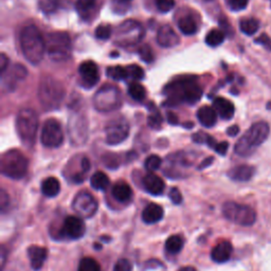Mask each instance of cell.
Segmentation results:
<instances>
[{"label":"cell","mask_w":271,"mask_h":271,"mask_svg":"<svg viewBox=\"0 0 271 271\" xmlns=\"http://www.w3.org/2000/svg\"><path fill=\"white\" fill-rule=\"evenodd\" d=\"M165 94L168 96L166 105H194L201 100L203 89L194 77H184L170 83L165 88Z\"/></svg>","instance_id":"cell-1"},{"label":"cell","mask_w":271,"mask_h":271,"mask_svg":"<svg viewBox=\"0 0 271 271\" xmlns=\"http://www.w3.org/2000/svg\"><path fill=\"white\" fill-rule=\"evenodd\" d=\"M21 47L26 60L32 65H39L45 56L47 49L46 41L38 27L29 25L21 33Z\"/></svg>","instance_id":"cell-2"},{"label":"cell","mask_w":271,"mask_h":271,"mask_svg":"<svg viewBox=\"0 0 271 271\" xmlns=\"http://www.w3.org/2000/svg\"><path fill=\"white\" fill-rule=\"evenodd\" d=\"M269 133L270 128L268 123L262 121L252 124L250 129L237 142L234 152L244 158L251 156L267 140Z\"/></svg>","instance_id":"cell-3"},{"label":"cell","mask_w":271,"mask_h":271,"mask_svg":"<svg viewBox=\"0 0 271 271\" xmlns=\"http://www.w3.org/2000/svg\"><path fill=\"white\" fill-rule=\"evenodd\" d=\"M39 116L32 108H23L16 117V131L22 143L28 149H32L39 131Z\"/></svg>","instance_id":"cell-4"},{"label":"cell","mask_w":271,"mask_h":271,"mask_svg":"<svg viewBox=\"0 0 271 271\" xmlns=\"http://www.w3.org/2000/svg\"><path fill=\"white\" fill-rule=\"evenodd\" d=\"M66 96L63 84L51 77L42 79L39 87V99L46 111H56L61 107Z\"/></svg>","instance_id":"cell-5"},{"label":"cell","mask_w":271,"mask_h":271,"mask_svg":"<svg viewBox=\"0 0 271 271\" xmlns=\"http://www.w3.org/2000/svg\"><path fill=\"white\" fill-rule=\"evenodd\" d=\"M46 46L49 58L53 62H66L71 57L72 44L70 36L66 32L48 33Z\"/></svg>","instance_id":"cell-6"},{"label":"cell","mask_w":271,"mask_h":271,"mask_svg":"<svg viewBox=\"0 0 271 271\" xmlns=\"http://www.w3.org/2000/svg\"><path fill=\"white\" fill-rule=\"evenodd\" d=\"M29 169L28 158L18 150H10L2 157V173L3 175L18 180L24 178Z\"/></svg>","instance_id":"cell-7"},{"label":"cell","mask_w":271,"mask_h":271,"mask_svg":"<svg viewBox=\"0 0 271 271\" xmlns=\"http://www.w3.org/2000/svg\"><path fill=\"white\" fill-rule=\"evenodd\" d=\"M93 102L98 112L112 113L121 107L122 97L118 87L106 84L96 93Z\"/></svg>","instance_id":"cell-8"},{"label":"cell","mask_w":271,"mask_h":271,"mask_svg":"<svg viewBox=\"0 0 271 271\" xmlns=\"http://www.w3.org/2000/svg\"><path fill=\"white\" fill-rule=\"evenodd\" d=\"M146 35L142 25L133 20L123 22L117 29L115 44L121 47H132L138 45Z\"/></svg>","instance_id":"cell-9"},{"label":"cell","mask_w":271,"mask_h":271,"mask_svg":"<svg viewBox=\"0 0 271 271\" xmlns=\"http://www.w3.org/2000/svg\"><path fill=\"white\" fill-rule=\"evenodd\" d=\"M223 214L229 222L244 227L252 226L257 222V213L254 209L234 202L224 204Z\"/></svg>","instance_id":"cell-10"},{"label":"cell","mask_w":271,"mask_h":271,"mask_svg":"<svg viewBox=\"0 0 271 271\" xmlns=\"http://www.w3.org/2000/svg\"><path fill=\"white\" fill-rule=\"evenodd\" d=\"M68 135L74 146H82L88 137V121L84 114L76 112L68 120Z\"/></svg>","instance_id":"cell-11"},{"label":"cell","mask_w":271,"mask_h":271,"mask_svg":"<svg viewBox=\"0 0 271 271\" xmlns=\"http://www.w3.org/2000/svg\"><path fill=\"white\" fill-rule=\"evenodd\" d=\"M106 143L108 146H118L130 136V124L124 117H116L105 126Z\"/></svg>","instance_id":"cell-12"},{"label":"cell","mask_w":271,"mask_h":271,"mask_svg":"<svg viewBox=\"0 0 271 271\" xmlns=\"http://www.w3.org/2000/svg\"><path fill=\"white\" fill-rule=\"evenodd\" d=\"M41 141L44 147L49 149H57L62 146L64 141V133L58 120L48 119L44 123Z\"/></svg>","instance_id":"cell-13"},{"label":"cell","mask_w":271,"mask_h":271,"mask_svg":"<svg viewBox=\"0 0 271 271\" xmlns=\"http://www.w3.org/2000/svg\"><path fill=\"white\" fill-rule=\"evenodd\" d=\"M98 202L96 198L88 192L82 191L78 193L72 202V209L83 219H90L98 211Z\"/></svg>","instance_id":"cell-14"},{"label":"cell","mask_w":271,"mask_h":271,"mask_svg":"<svg viewBox=\"0 0 271 271\" xmlns=\"http://www.w3.org/2000/svg\"><path fill=\"white\" fill-rule=\"evenodd\" d=\"M27 76L28 71L26 67H24L22 64H15L2 76L4 87L8 92H14L20 86V84L26 80Z\"/></svg>","instance_id":"cell-15"},{"label":"cell","mask_w":271,"mask_h":271,"mask_svg":"<svg viewBox=\"0 0 271 271\" xmlns=\"http://www.w3.org/2000/svg\"><path fill=\"white\" fill-rule=\"evenodd\" d=\"M79 74L81 77L82 86L86 89L95 87L100 81L99 67L95 62L86 61L79 67Z\"/></svg>","instance_id":"cell-16"},{"label":"cell","mask_w":271,"mask_h":271,"mask_svg":"<svg viewBox=\"0 0 271 271\" xmlns=\"http://www.w3.org/2000/svg\"><path fill=\"white\" fill-rule=\"evenodd\" d=\"M86 232V226L84 222L78 216H68L65 219L62 233L70 240H80L84 237Z\"/></svg>","instance_id":"cell-17"},{"label":"cell","mask_w":271,"mask_h":271,"mask_svg":"<svg viewBox=\"0 0 271 271\" xmlns=\"http://www.w3.org/2000/svg\"><path fill=\"white\" fill-rule=\"evenodd\" d=\"M157 43L162 48H174L180 43V38L171 26L165 25L157 32Z\"/></svg>","instance_id":"cell-18"},{"label":"cell","mask_w":271,"mask_h":271,"mask_svg":"<svg viewBox=\"0 0 271 271\" xmlns=\"http://www.w3.org/2000/svg\"><path fill=\"white\" fill-rule=\"evenodd\" d=\"M143 187L148 193L154 196L161 195L165 192L166 184L159 176L154 173H149L143 178Z\"/></svg>","instance_id":"cell-19"},{"label":"cell","mask_w":271,"mask_h":271,"mask_svg":"<svg viewBox=\"0 0 271 271\" xmlns=\"http://www.w3.org/2000/svg\"><path fill=\"white\" fill-rule=\"evenodd\" d=\"M27 252L32 269L35 271L42 269L48 257V250L40 246H31L28 248Z\"/></svg>","instance_id":"cell-20"},{"label":"cell","mask_w":271,"mask_h":271,"mask_svg":"<svg viewBox=\"0 0 271 271\" xmlns=\"http://www.w3.org/2000/svg\"><path fill=\"white\" fill-rule=\"evenodd\" d=\"M255 174H256V168L247 165L238 166L228 172L229 178L234 180V182H239V183L249 182V180H251L252 177L255 176Z\"/></svg>","instance_id":"cell-21"},{"label":"cell","mask_w":271,"mask_h":271,"mask_svg":"<svg viewBox=\"0 0 271 271\" xmlns=\"http://www.w3.org/2000/svg\"><path fill=\"white\" fill-rule=\"evenodd\" d=\"M232 251H233V247L231 243L224 241L213 248V250L211 251V259L215 263L219 264L226 263L227 261L230 260Z\"/></svg>","instance_id":"cell-22"},{"label":"cell","mask_w":271,"mask_h":271,"mask_svg":"<svg viewBox=\"0 0 271 271\" xmlns=\"http://www.w3.org/2000/svg\"><path fill=\"white\" fill-rule=\"evenodd\" d=\"M164 208L159 206L158 204L152 203L144 208L142 212V221L149 225L156 224L164 219Z\"/></svg>","instance_id":"cell-23"},{"label":"cell","mask_w":271,"mask_h":271,"mask_svg":"<svg viewBox=\"0 0 271 271\" xmlns=\"http://www.w3.org/2000/svg\"><path fill=\"white\" fill-rule=\"evenodd\" d=\"M213 105L216 113L224 120H231L234 116V113H236V108H234L233 103L225 98L219 97L214 99Z\"/></svg>","instance_id":"cell-24"},{"label":"cell","mask_w":271,"mask_h":271,"mask_svg":"<svg viewBox=\"0 0 271 271\" xmlns=\"http://www.w3.org/2000/svg\"><path fill=\"white\" fill-rule=\"evenodd\" d=\"M76 9L82 20L89 21L98 10V0H77Z\"/></svg>","instance_id":"cell-25"},{"label":"cell","mask_w":271,"mask_h":271,"mask_svg":"<svg viewBox=\"0 0 271 271\" xmlns=\"http://www.w3.org/2000/svg\"><path fill=\"white\" fill-rule=\"evenodd\" d=\"M197 119L207 129L213 128L218 122V113L211 106H204L197 112Z\"/></svg>","instance_id":"cell-26"},{"label":"cell","mask_w":271,"mask_h":271,"mask_svg":"<svg viewBox=\"0 0 271 271\" xmlns=\"http://www.w3.org/2000/svg\"><path fill=\"white\" fill-rule=\"evenodd\" d=\"M113 196L116 201H118L119 203L122 204H128L132 201L133 198V190L130 187V185H128L124 182H119L117 183L112 190Z\"/></svg>","instance_id":"cell-27"},{"label":"cell","mask_w":271,"mask_h":271,"mask_svg":"<svg viewBox=\"0 0 271 271\" xmlns=\"http://www.w3.org/2000/svg\"><path fill=\"white\" fill-rule=\"evenodd\" d=\"M42 192L47 197H56L61 192L60 182L56 177H48L42 184Z\"/></svg>","instance_id":"cell-28"},{"label":"cell","mask_w":271,"mask_h":271,"mask_svg":"<svg viewBox=\"0 0 271 271\" xmlns=\"http://www.w3.org/2000/svg\"><path fill=\"white\" fill-rule=\"evenodd\" d=\"M178 28L186 35H193L197 32V23L192 15H185L179 18Z\"/></svg>","instance_id":"cell-29"},{"label":"cell","mask_w":271,"mask_h":271,"mask_svg":"<svg viewBox=\"0 0 271 271\" xmlns=\"http://www.w3.org/2000/svg\"><path fill=\"white\" fill-rule=\"evenodd\" d=\"M110 178L103 172H96L90 178V185L98 191H105L110 187Z\"/></svg>","instance_id":"cell-30"},{"label":"cell","mask_w":271,"mask_h":271,"mask_svg":"<svg viewBox=\"0 0 271 271\" xmlns=\"http://www.w3.org/2000/svg\"><path fill=\"white\" fill-rule=\"evenodd\" d=\"M185 241L180 236H172L166 242V250L171 255H177L183 250Z\"/></svg>","instance_id":"cell-31"},{"label":"cell","mask_w":271,"mask_h":271,"mask_svg":"<svg viewBox=\"0 0 271 271\" xmlns=\"http://www.w3.org/2000/svg\"><path fill=\"white\" fill-rule=\"evenodd\" d=\"M259 28L260 23L256 18H245V20H242L240 23V30L248 36L256 34Z\"/></svg>","instance_id":"cell-32"},{"label":"cell","mask_w":271,"mask_h":271,"mask_svg":"<svg viewBox=\"0 0 271 271\" xmlns=\"http://www.w3.org/2000/svg\"><path fill=\"white\" fill-rule=\"evenodd\" d=\"M129 95L133 100L137 102H142L147 98V90L141 84L134 82L131 83L129 86Z\"/></svg>","instance_id":"cell-33"},{"label":"cell","mask_w":271,"mask_h":271,"mask_svg":"<svg viewBox=\"0 0 271 271\" xmlns=\"http://www.w3.org/2000/svg\"><path fill=\"white\" fill-rule=\"evenodd\" d=\"M225 41V33L222 30H211L206 36V44L210 47H218Z\"/></svg>","instance_id":"cell-34"},{"label":"cell","mask_w":271,"mask_h":271,"mask_svg":"<svg viewBox=\"0 0 271 271\" xmlns=\"http://www.w3.org/2000/svg\"><path fill=\"white\" fill-rule=\"evenodd\" d=\"M149 108H150V115L148 118L149 126L151 129L158 131L162 128V121L164 120H162V117H161L159 111L154 105H150Z\"/></svg>","instance_id":"cell-35"},{"label":"cell","mask_w":271,"mask_h":271,"mask_svg":"<svg viewBox=\"0 0 271 271\" xmlns=\"http://www.w3.org/2000/svg\"><path fill=\"white\" fill-rule=\"evenodd\" d=\"M107 77L114 81H123L129 78V74L128 70H126V67L115 66L107 68Z\"/></svg>","instance_id":"cell-36"},{"label":"cell","mask_w":271,"mask_h":271,"mask_svg":"<svg viewBox=\"0 0 271 271\" xmlns=\"http://www.w3.org/2000/svg\"><path fill=\"white\" fill-rule=\"evenodd\" d=\"M61 5H63L62 0H40L39 2L40 9L45 14H52L57 12Z\"/></svg>","instance_id":"cell-37"},{"label":"cell","mask_w":271,"mask_h":271,"mask_svg":"<svg viewBox=\"0 0 271 271\" xmlns=\"http://www.w3.org/2000/svg\"><path fill=\"white\" fill-rule=\"evenodd\" d=\"M78 271H101V266L95 259L84 258L79 264Z\"/></svg>","instance_id":"cell-38"},{"label":"cell","mask_w":271,"mask_h":271,"mask_svg":"<svg viewBox=\"0 0 271 271\" xmlns=\"http://www.w3.org/2000/svg\"><path fill=\"white\" fill-rule=\"evenodd\" d=\"M192 139L194 142L198 143V144H207V146L211 149L214 150L215 146H216V141L213 137H211L210 135L208 134H205L203 132H200V133H197V134H194L192 136Z\"/></svg>","instance_id":"cell-39"},{"label":"cell","mask_w":271,"mask_h":271,"mask_svg":"<svg viewBox=\"0 0 271 271\" xmlns=\"http://www.w3.org/2000/svg\"><path fill=\"white\" fill-rule=\"evenodd\" d=\"M138 54L141 59V61H143L144 63L147 64H151L155 58H154V52L152 50V48L150 47V45H143L138 49Z\"/></svg>","instance_id":"cell-40"},{"label":"cell","mask_w":271,"mask_h":271,"mask_svg":"<svg viewBox=\"0 0 271 271\" xmlns=\"http://www.w3.org/2000/svg\"><path fill=\"white\" fill-rule=\"evenodd\" d=\"M161 164H162V160H161V158L159 156L151 155V156H149L147 158L146 162H144V167H146V169L149 172L153 173V172L157 171L160 168Z\"/></svg>","instance_id":"cell-41"},{"label":"cell","mask_w":271,"mask_h":271,"mask_svg":"<svg viewBox=\"0 0 271 271\" xmlns=\"http://www.w3.org/2000/svg\"><path fill=\"white\" fill-rule=\"evenodd\" d=\"M113 29L110 25H100L95 32L96 38L101 41H107L112 36Z\"/></svg>","instance_id":"cell-42"},{"label":"cell","mask_w":271,"mask_h":271,"mask_svg":"<svg viewBox=\"0 0 271 271\" xmlns=\"http://www.w3.org/2000/svg\"><path fill=\"white\" fill-rule=\"evenodd\" d=\"M126 70H128L129 78H132L135 81H140L144 78V71L138 65H130L126 67Z\"/></svg>","instance_id":"cell-43"},{"label":"cell","mask_w":271,"mask_h":271,"mask_svg":"<svg viewBox=\"0 0 271 271\" xmlns=\"http://www.w3.org/2000/svg\"><path fill=\"white\" fill-rule=\"evenodd\" d=\"M225 2L231 11L239 12L247 8L249 0H225Z\"/></svg>","instance_id":"cell-44"},{"label":"cell","mask_w":271,"mask_h":271,"mask_svg":"<svg viewBox=\"0 0 271 271\" xmlns=\"http://www.w3.org/2000/svg\"><path fill=\"white\" fill-rule=\"evenodd\" d=\"M155 5L161 13H168L174 8L175 0H155Z\"/></svg>","instance_id":"cell-45"},{"label":"cell","mask_w":271,"mask_h":271,"mask_svg":"<svg viewBox=\"0 0 271 271\" xmlns=\"http://www.w3.org/2000/svg\"><path fill=\"white\" fill-rule=\"evenodd\" d=\"M103 161H104L105 166L107 168H110V169H116L120 165L119 157H118V155H115V154H107V155H105L104 158H103Z\"/></svg>","instance_id":"cell-46"},{"label":"cell","mask_w":271,"mask_h":271,"mask_svg":"<svg viewBox=\"0 0 271 271\" xmlns=\"http://www.w3.org/2000/svg\"><path fill=\"white\" fill-rule=\"evenodd\" d=\"M133 265L128 259H120L114 268V271H132Z\"/></svg>","instance_id":"cell-47"},{"label":"cell","mask_w":271,"mask_h":271,"mask_svg":"<svg viewBox=\"0 0 271 271\" xmlns=\"http://www.w3.org/2000/svg\"><path fill=\"white\" fill-rule=\"evenodd\" d=\"M170 200L174 205H180L183 203V195L182 192H180L177 188H172L169 193Z\"/></svg>","instance_id":"cell-48"},{"label":"cell","mask_w":271,"mask_h":271,"mask_svg":"<svg viewBox=\"0 0 271 271\" xmlns=\"http://www.w3.org/2000/svg\"><path fill=\"white\" fill-rule=\"evenodd\" d=\"M257 44H260L261 46H263L264 48H266L267 50L271 51V39L267 34H262L260 35L259 38L256 40Z\"/></svg>","instance_id":"cell-49"},{"label":"cell","mask_w":271,"mask_h":271,"mask_svg":"<svg viewBox=\"0 0 271 271\" xmlns=\"http://www.w3.org/2000/svg\"><path fill=\"white\" fill-rule=\"evenodd\" d=\"M228 149H229V143L224 141V142H220V143H216V146L214 148V151L222 155V156H225L228 152Z\"/></svg>","instance_id":"cell-50"},{"label":"cell","mask_w":271,"mask_h":271,"mask_svg":"<svg viewBox=\"0 0 271 271\" xmlns=\"http://www.w3.org/2000/svg\"><path fill=\"white\" fill-rule=\"evenodd\" d=\"M8 68H9V59L7 58L5 53H2V56H0V74H2V76L8 70Z\"/></svg>","instance_id":"cell-51"},{"label":"cell","mask_w":271,"mask_h":271,"mask_svg":"<svg viewBox=\"0 0 271 271\" xmlns=\"http://www.w3.org/2000/svg\"><path fill=\"white\" fill-rule=\"evenodd\" d=\"M9 203H10L9 195L6 193L5 190H2V195H0V204H2L3 212L6 210V207L9 206Z\"/></svg>","instance_id":"cell-52"},{"label":"cell","mask_w":271,"mask_h":271,"mask_svg":"<svg viewBox=\"0 0 271 271\" xmlns=\"http://www.w3.org/2000/svg\"><path fill=\"white\" fill-rule=\"evenodd\" d=\"M213 161H214V158H213V157H208V158H206V159L202 162V164L200 165V167H198V170H203V169L208 168L209 166H211V165L213 164Z\"/></svg>","instance_id":"cell-53"},{"label":"cell","mask_w":271,"mask_h":271,"mask_svg":"<svg viewBox=\"0 0 271 271\" xmlns=\"http://www.w3.org/2000/svg\"><path fill=\"white\" fill-rule=\"evenodd\" d=\"M239 133H240V128H239L238 125H233V126H231V128H229L227 130V134L230 137H236Z\"/></svg>","instance_id":"cell-54"},{"label":"cell","mask_w":271,"mask_h":271,"mask_svg":"<svg viewBox=\"0 0 271 271\" xmlns=\"http://www.w3.org/2000/svg\"><path fill=\"white\" fill-rule=\"evenodd\" d=\"M168 120H169V122H170L171 124H173V125L178 124V118H177L176 115H174L173 113H169V114H168Z\"/></svg>","instance_id":"cell-55"},{"label":"cell","mask_w":271,"mask_h":271,"mask_svg":"<svg viewBox=\"0 0 271 271\" xmlns=\"http://www.w3.org/2000/svg\"><path fill=\"white\" fill-rule=\"evenodd\" d=\"M178 271H197V270L192 266H186V267L180 268Z\"/></svg>","instance_id":"cell-56"},{"label":"cell","mask_w":271,"mask_h":271,"mask_svg":"<svg viewBox=\"0 0 271 271\" xmlns=\"http://www.w3.org/2000/svg\"><path fill=\"white\" fill-rule=\"evenodd\" d=\"M130 2H132V0H118V3L121 4V5H122V4H126V3L129 4Z\"/></svg>","instance_id":"cell-57"},{"label":"cell","mask_w":271,"mask_h":271,"mask_svg":"<svg viewBox=\"0 0 271 271\" xmlns=\"http://www.w3.org/2000/svg\"><path fill=\"white\" fill-rule=\"evenodd\" d=\"M95 248H96V249H98V250H100V249H102V247H101V245H99V244H95Z\"/></svg>","instance_id":"cell-58"},{"label":"cell","mask_w":271,"mask_h":271,"mask_svg":"<svg viewBox=\"0 0 271 271\" xmlns=\"http://www.w3.org/2000/svg\"><path fill=\"white\" fill-rule=\"evenodd\" d=\"M267 108H268V110H271V102H269V103L267 104Z\"/></svg>","instance_id":"cell-59"},{"label":"cell","mask_w":271,"mask_h":271,"mask_svg":"<svg viewBox=\"0 0 271 271\" xmlns=\"http://www.w3.org/2000/svg\"><path fill=\"white\" fill-rule=\"evenodd\" d=\"M62 4H67V0H62Z\"/></svg>","instance_id":"cell-60"},{"label":"cell","mask_w":271,"mask_h":271,"mask_svg":"<svg viewBox=\"0 0 271 271\" xmlns=\"http://www.w3.org/2000/svg\"><path fill=\"white\" fill-rule=\"evenodd\" d=\"M204 2H207V3H209V2H212V0H204Z\"/></svg>","instance_id":"cell-61"},{"label":"cell","mask_w":271,"mask_h":271,"mask_svg":"<svg viewBox=\"0 0 271 271\" xmlns=\"http://www.w3.org/2000/svg\"><path fill=\"white\" fill-rule=\"evenodd\" d=\"M270 3H271V0H270Z\"/></svg>","instance_id":"cell-62"}]
</instances>
